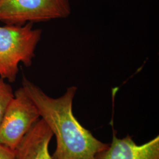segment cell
<instances>
[{
  "instance_id": "4",
  "label": "cell",
  "mask_w": 159,
  "mask_h": 159,
  "mask_svg": "<svg viewBox=\"0 0 159 159\" xmlns=\"http://www.w3.org/2000/svg\"><path fill=\"white\" fill-rule=\"evenodd\" d=\"M40 117L35 104L23 87L20 88L14 93L0 124V144L14 150Z\"/></svg>"
},
{
  "instance_id": "8",
  "label": "cell",
  "mask_w": 159,
  "mask_h": 159,
  "mask_svg": "<svg viewBox=\"0 0 159 159\" xmlns=\"http://www.w3.org/2000/svg\"><path fill=\"white\" fill-rule=\"evenodd\" d=\"M0 159H15L14 150L0 144Z\"/></svg>"
},
{
  "instance_id": "2",
  "label": "cell",
  "mask_w": 159,
  "mask_h": 159,
  "mask_svg": "<svg viewBox=\"0 0 159 159\" xmlns=\"http://www.w3.org/2000/svg\"><path fill=\"white\" fill-rule=\"evenodd\" d=\"M33 23L0 26V77L15 81L20 63L30 66L41 36Z\"/></svg>"
},
{
  "instance_id": "1",
  "label": "cell",
  "mask_w": 159,
  "mask_h": 159,
  "mask_svg": "<svg viewBox=\"0 0 159 159\" xmlns=\"http://www.w3.org/2000/svg\"><path fill=\"white\" fill-rule=\"evenodd\" d=\"M22 87L56 137L52 159H94L108 147V144L96 139L74 116L73 102L76 87H68L58 98L48 96L25 77H23Z\"/></svg>"
},
{
  "instance_id": "6",
  "label": "cell",
  "mask_w": 159,
  "mask_h": 159,
  "mask_svg": "<svg viewBox=\"0 0 159 159\" xmlns=\"http://www.w3.org/2000/svg\"><path fill=\"white\" fill-rule=\"evenodd\" d=\"M53 136L44 120H37L14 150L15 159H52L48 147Z\"/></svg>"
},
{
  "instance_id": "5",
  "label": "cell",
  "mask_w": 159,
  "mask_h": 159,
  "mask_svg": "<svg viewBox=\"0 0 159 159\" xmlns=\"http://www.w3.org/2000/svg\"><path fill=\"white\" fill-rule=\"evenodd\" d=\"M94 159H159V136L137 144L130 135L120 139L113 131L111 144Z\"/></svg>"
},
{
  "instance_id": "7",
  "label": "cell",
  "mask_w": 159,
  "mask_h": 159,
  "mask_svg": "<svg viewBox=\"0 0 159 159\" xmlns=\"http://www.w3.org/2000/svg\"><path fill=\"white\" fill-rule=\"evenodd\" d=\"M14 97L11 85L0 77V124L3 119L6 110Z\"/></svg>"
},
{
  "instance_id": "3",
  "label": "cell",
  "mask_w": 159,
  "mask_h": 159,
  "mask_svg": "<svg viewBox=\"0 0 159 159\" xmlns=\"http://www.w3.org/2000/svg\"><path fill=\"white\" fill-rule=\"evenodd\" d=\"M70 0H0V22L23 25L68 17Z\"/></svg>"
}]
</instances>
